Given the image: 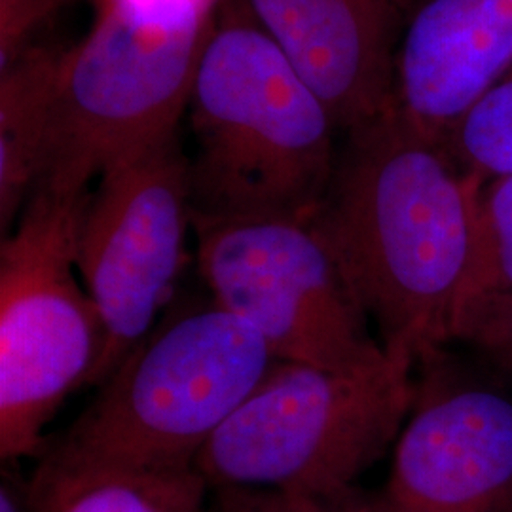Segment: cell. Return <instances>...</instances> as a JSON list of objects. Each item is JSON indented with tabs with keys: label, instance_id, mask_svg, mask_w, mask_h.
<instances>
[{
	"label": "cell",
	"instance_id": "6da1fadb",
	"mask_svg": "<svg viewBox=\"0 0 512 512\" xmlns=\"http://www.w3.org/2000/svg\"><path fill=\"white\" fill-rule=\"evenodd\" d=\"M482 186L393 105L346 131L317 220L387 353L429 363L454 340Z\"/></svg>",
	"mask_w": 512,
	"mask_h": 512
},
{
	"label": "cell",
	"instance_id": "7a4b0ae2",
	"mask_svg": "<svg viewBox=\"0 0 512 512\" xmlns=\"http://www.w3.org/2000/svg\"><path fill=\"white\" fill-rule=\"evenodd\" d=\"M192 215H304L329 190L327 105L236 2L215 21L190 93Z\"/></svg>",
	"mask_w": 512,
	"mask_h": 512
},
{
	"label": "cell",
	"instance_id": "3957f363",
	"mask_svg": "<svg viewBox=\"0 0 512 512\" xmlns=\"http://www.w3.org/2000/svg\"><path fill=\"white\" fill-rule=\"evenodd\" d=\"M275 361L255 330L209 294L175 302L42 459L90 469H196L205 444Z\"/></svg>",
	"mask_w": 512,
	"mask_h": 512
},
{
	"label": "cell",
	"instance_id": "277c9868",
	"mask_svg": "<svg viewBox=\"0 0 512 512\" xmlns=\"http://www.w3.org/2000/svg\"><path fill=\"white\" fill-rule=\"evenodd\" d=\"M414 366L391 353L357 372L275 361L205 444L196 471L215 490L346 494L401 435L420 393Z\"/></svg>",
	"mask_w": 512,
	"mask_h": 512
},
{
	"label": "cell",
	"instance_id": "5b68a950",
	"mask_svg": "<svg viewBox=\"0 0 512 512\" xmlns=\"http://www.w3.org/2000/svg\"><path fill=\"white\" fill-rule=\"evenodd\" d=\"M215 0H109L63 57L38 183L90 190L109 167L177 135Z\"/></svg>",
	"mask_w": 512,
	"mask_h": 512
},
{
	"label": "cell",
	"instance_id": "8992f818",
	"mask_svg": "<svg viewBox=\"0 0 512 512\" xmlns=\"http://www.w3.org/2000/svg\"><path fill=\"white\" fill-rule=\"evenodd\" d=\"M90 190L37 183L0 245V458L46 452V425L92 384L105 330L76 268Z\"/></svg>",
	"mask_w": 512,
	"mask_h": 512
},
{
	"label": "cell",
	"instance_id": "52a82bcc",
	"mask_svg": "<svg viewBox=\"0 0 512 512\" xmlns=\"http://www.w3.org/2000/svg\"><path fill=\"white\" fill-rule=\"evenodd\" d=\"M207 294L247 323L277 361L357 372L387 351L317 209L304 215H192Z\"/></svg>",
	"mask_w": 512,
	"mask_h": 512
},
{
	"label": "cell",
	"instance_id": "ba28073f",
	"mask_svg": "<svg viewBox=\"0 0 512 512\" xmlns=\"http://www.w3.org/2000/svg\"><path fill=\"white\" fill-rule=\"evenodd\" d=\"M190 160L173 135L109 167L90 192L76 268L105 330L101 385L171 306L188 262Z\"/></svg>",
	"mask_w": 512,
	"mask_h": 512
},
{
	"label": "cell",
	"instance_id": "9c48e42d",
	"mask_svg": "<svg viewBox=\"0 0 512 512\" xmlns=\"http://www.w3.org/2000/svg\"><path fill=\"white\" fill-rule=\"evenodd\" d=\"M384 497L397 512H512V401L429 387L399 435Z\"/></svg>",
	"mask_w": 512,
	"mask_h": 512
},
{
	"label": "cell",
	"instance_id": "30bf717a",
	"mask_svg": "<svg viewBox=\"0 0 512 512\" xmlns=\"http://www.w3.org/2000/svg\"><path fill=\"white\" fill-rule=\"evenodd\" d=\"M272 38L340 131L393 105L391 0H232Z\"/></svg>",
	"mask_w": 512,
	"mask_h": 512
},
{
	"label": "cell",
	"instance_id": "8fae6325",
	"mask_svg": "<svg viewBox=\"0 0 512 512\" xmlns=\"http://www.w3.org/2000/svg\"><path fill=\"white\" fill-rule=\"evenodd\" d=\"M512 67V0H421L395 54L393 107L446 147L476 99Z\"/></svg>",
	"mask_w": 512,
	"mask_h": 512
},
{
	"label": "cell",
	"instance_id": "7c38bea8",
	"mask_svg": "<svg viewBox=\"0 0 512 512\" xmlns=\"http://www.w3.org/2000/svg\"><path fill=\"white\" fill-rule=\"evenodd\" d=\"M65 54L27 46L0 74V228L6 236L42 175Z\"/></svg>",
	"mask_w": 512,
	"mask_h": 512
},
{
	"label": "cell",
	"instance_id": "4fadbf2b",
	"mask_svg": "<svg viewBox=\"0 0 512 512\" xmlns=\"http://www.w3.org/2000/svg\"><path fill=\"white\" fill-rule=\"evenodd\" d=\"M31 480L35 512H203L209 490L196 469H90L46 459Z\"/></svg>",
	"mask_w": 512,
	"mask_h": 512
},
{
	"label": "cell",
	"instance_id": "5bb4252c",
	"mask_svg": "<svg viewBox=\"0 0 512 512\" xmlns=\"http://www.w3.org/2000/svg\"><path fill=\"white\" fill-rule=\"evenodd\" d=\"M444 148L482 181L512 175V67L463 114Z\"/></svg>",
	"mask_w": 512,
	"mask_h": 512
},
{
	"label": "cell",
	"instance_id": "9a60e30c",
	"mask_svg": "<svg viewBox=\"0 0 512 512\" xmlns=\"http://www.w3.org/2000/svg\"><path fill=\"white\" fill-rule=\"evenodd\" d=\"M503 293H512V175L490 179L480 190L458 310L475 296Z\"/></svg>",
	"mask_w": 512,
	"mask_h": 512
},
{
	"label": "cell",
	"instance_id": "2e32d148",
	"mask_svg": "<svg viewBox=\"0 0 512 512\" xmlns=\"http://www.w3.org/2000/svg\"><path fill=\"white\" fill-rule=\"evenodd\" d=\"M454 340L475 346L512 374V293L482 294L463 302Z\"/></svg>",
	"mask_w": 512,
	"mask_h": 512
},
{
	"label": "cell",
	"instance_id": "e0dca14e",
	"mask_svg": "<svg viewBox=\"0 0 512 512\" xmlns=\"http://www.w3.org/2000/svg\"><path fill=\"white\" fill-rule=\"evenodd\" d=\"M217 492L215 512H302L294 497L279 492L249 488H226Z\"/></svg>",
	"mask_w": 512,
	"mask_h": 512
},
{
	"label": "cell",
	"instance_id": "ac0fdd59",
	"mask_svg": "<svg viewBox=\"0 0 512 512\" xmlns=\"http://www.w3.org/2000/svg\"><path fill=\"white\" fill-rule=\"evenodd\" d=\"M294 499L302 512H397L384 494H363L357 488L330 499Z\"/></svg>",
	"mask_w": 512,
	"mask_h": 512
},
{
	"label": "cell",
	"instance_id": "d6986e66",
	"mask_svg": "<svg viewBox=\"0 0 512 512\" xmlns=\"http://www.w3.org/2000/svg\"><path fill=\"white\" fill-rule=\"evenodd\" d=\"M16 463H4L0 482V512H35L33 480L23 478Z\"/></svg>",
	"mask_w": 512,
	"mask_h": 512
},
{
	"label": "cell",
	"instance_id": "ffe728a7",
	"mask_svg": "<svg viewBox=\"0 0 512 512\" xmlns=\"http://www.w3.org/2000/svg\"><path fill=\"white\" fill-rule=\"evenodd\" d=\"M420 0H391V4L399 10V12H406V10H414V6L418 4Z\"/></svg>",
	"mask_w": 512,
	"mask_h": 512
}]
</instances>
